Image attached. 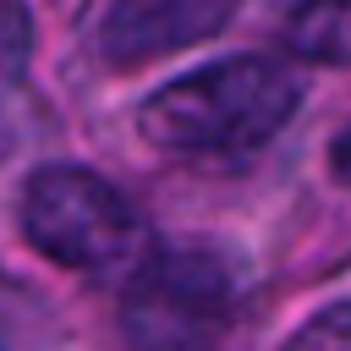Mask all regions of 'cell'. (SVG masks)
<instances>
[{"label": "cell", "instance_id": "6da1fadb", "mask_svg": "<svg viewBox=\"0 0 351 351\" xmlns=\"http://www.w3.org/2000/svg\"><path fill=\"white\" fill-rule=\"evenodd\" d=\"M302 104L296 77L269 55H225L197 66L137 104V132L170 159H241L258 154Z\"/></svg>", "mask_w": 351, "mask_h": 351}, {"label": "cell", "instance_id": "7a4b0ae2", "mask_svg": "<svg viewBox=\"0 0 351 351\" xmlns=\"http://www.w3.org/2000/svg\"><path fill=\"white\" fill-rule=\"evenodd\" d=\"M16 219L33 252L88 280H132L148 258V225L132 197L82 165H44L22 181Z\"/></svg>", "mask_w": 351, "mask_h": 351}, {"label": "cell", "instance_id": "3957f363", "mask_svg": "<svg viewBox=\"0 0 351 351\" xmlns=\"http://www.w3.org/2000/svg\"><path fill=\"white\" fill-rule=\"evenodd\" d=\"M236 313L219 258L176 247L148 252L126 280V335L137 351H214Z\"/></svg>", "mask_w": 351, "mask_h": 351}, {"label": "cell", "instance_id": "277c9868", "mask_svg": "<svg viewBox=\"0 0 351 351\" xmlns=\"http://www.w3.org/2000/svg\"><path fill=\"white\" fill-rule=\"evenodd\" d=\"M241 0H110L99 22V55L115 71L154 66L165 55H181L203 38H214Z\"/></svg>", "mask_w": 351, "mask_h": 351}, {"label": "cell", "instance_id": "5b68a950", "mask_svg": "<svg viewBox=\"0 0 351 351\" xmlns=\"http://www.w3.org/2000/svg\"><path fill=\"white\" fill-rule=\"evenodd\" d=\"M285 44L313 66L351 71V0H302L285 16Z\"/></svg>", "mask_w": 351, "mask_h": 351}, {"label": "cell", "instance_id": "8992f818", "mask_svg": "<svg viewBox=\"0 0 351 351\" xmlns=\"http://www.w3.org/2000/svg\"><path fill=\"white\" fill-rule=\"evenodd\" d=\"M280 351H351V302H329L324 313H313Z\"/></svg>", "mask_w": 351, "mask_h": 351}, {"label": "cell", "instance_id": "52a82bcc", "mask_svg": "<svg viewBox=\"0 0 351 351\" xmlns=\"http://www.w3.org/2000/svg\"><path fill=\"white\" fill-rule=\"evenodd\" d=\"M329 176H335L340 186H351V121L329 137Z\"/></svg>", "mask_w": 351, "mask_h": 351}]
</instances>
